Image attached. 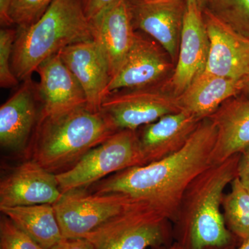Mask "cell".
I'll return each instance as SVG.
<instances>
[{
    "label": "cell",
    "mask_w": 249,
    "mask_h": 249,
    "mask_svg": "<svg viewBox=\"0 0 249 249\" xmlns=\"http://www.w3.org/2000/svg\"><path fill=\"white\" fill-rule=\"evenodd\" d=\"M134 29L158 42L174 65L178 60L187 0H129Z\"/></svg>",
    "instance_id": "30bf717a"
},
{
    "label": "cell",
    "mask_w": 249,
    "mask_h": 249,
    "mask_svg": "<svg viewBox=\"0 0 249 249\" xmlns=\"http://www.w3.org/2000/svg\"><path fill=\"white\" fill-rule=\"evenodd\" d=\"M0 249H44L2 214L0 219Z\"/></svg>",
    "instance_id": "484cf974"
},
{
    "label": "cell",
    "mask_w": 249,
    "mask_h": 249,
    "mask_svg": "<svg viewBox=\"0 0 249 249\" xmlns=\"http://www.w3.org/2000/svg\"><path fill=\"white\" fill-rule=\"evenodd\" d=\"M196 1L197 2L198 5H199L200 9L204 11L209 6L211 0H196Z\"/></svg>",
    "instance_id": "1f68e13d"
},
{
    "label": "cell",
    "mask_w": 249,
    "mask_h": 249,
    "mask_svg": "<svg viewBox=\"0 0 249 249\" xmlns=\"http://www.w3.org/2000/svg\"><path fill=\"white\" fill-rule=\"evenodd\" d=\"M201 121L191 113L181 110L141 127L137 132L147 164L181 150Z\"/></svg>",
    "instance_id": "ac0fdd59"
},
{
    "label": "cell",
    "mask_w": 249,
    "mask_h": 249,
    "mask_svg": "<svg viewBox=\"0 0 249 249\" xmlns=\"http://www.w3.org/2000/svg\"><path fill=\"white\" fill-rule=\"evenodd\" d=\"M210 41L205 71L236 80L249 73V39L223 23L208 10L203 11Z\"/></svg>",
    "instance_id": "9a60e30c"
},
{
    "label": "cell",
    "mask_w": 249,
    "mask_h": 249,
    "mask_svg": "<svg viewBox=\"0 0 249 249\" xmlns=\"http://www.w3.org/2000/svg\"><path fill=\"white\" fill-rule=\"evenodd\" d=\"M162 83L108 93L101 111L118 130H137L162 116L183 110L178 97L165 90Z\"/></svg>",
    "instance_id": "ba28073f"
},
{
    "label": "cell",
    "mask_w": 249,
    "mask_h": 249,
    "mask_svg": "<svg viewBox=\"0 0 249 249\" xmlns=\"http://www.w3.org/2000/svg\"><path fill=\"white\" fill-rule=\"evenodd\" d=\"M216 137L215 125L209 118L205 119L178 152L113 174L89 187V192L128 195L150 205L173 223L187 188L196 177L214 164Z\"/></svg>",
    "instance_id": "6da1fadb"
},
{
    "label": "cell",
    "mask_w": 249,
    "mask_h": 249,
    "mask_svg": "<svg viewBox=\"0 0 249 249\" xmlns=\"http://www.w3.org/2000/svg\"><path fill=\"white\" fill-rule=\"evenodd\" d=\"M41 103L40 116L53 115L87 106L84 91L59 53L49 57L36 70Z\"/></svg>",
    "instance_id": "e0dca14e"
},
{
    "label": "cell",
    "mask_w": 249,
    "mask_h": 249,
    "mask_svg": "<svg viewBox=\"0 0 249 249\" xmlns=\"http://www.w3.org/2000/svg\"><path fill=\"white\" fill-rule=\"evenodd\" d=\"M117 131L102 111H91L87 106L40 116L26 157L58 175L71 169Z\"/></svg>",
    "instance_id": "3957f363"
},
{
    "label": "cell",
    "mask_w": 249,
    "mask_h": 249,
    "mask_svg": "<svg viewBox=\"0 0 249 249\" xmlns=\"http://www.w3.org/2000/svg\"><path fill=\"white\" fill-rule=\"evenodd\" d=\"M62 193L55 174L26 160L1 178L0 208L55 204Z\"/></svg>",
    "instance_id": "4fadbf2b"
},
{
    "label": "cell",
    "mask_w": 249,
    "mask_h": 249,
    "mask_svg": "<svg viewBox=\"0 0 249 249\" xmlns=\"http://www.w3.org/2000/svg\"><path fill=\"white\" fill-rule=\"evenodd\" d=\"M242 80L204 71L178 97L183 110L200 120L208 119L227 101L242 93Z\"/></svg>",
    "instance_id": "ffe728a7"
},
{
    "label": "cell",
    "mask_w": 249,
    "mask_h": 249,
    "mask_svg": "<svg viewBox=\"0 0 249 249\" xmlns=\"http://www.w3.org/2000/svg\"><path fill=\"white\" fill-rule=\"evenodd\" d=\"M231 186L223 197L222 213L226 227L240 245L249 240V191L237 178Z\"/></svg>",
    "instance_id": "7402d4cb"
},
{
    "label": "cell",
    "mask_w": 249,
    "mask_h": 249,
    "mask_svg": "<svg viewBox=\"0 0 249 249\" xmlns=\"http://www.w3.org/2000/svg\"><path fill=\"white\" fill-rule=\"evenodd\" d=\"M146 164L137 130L121 129L91 149L71 169L55 175L63 194L87 189L113 174Z\"/></svg>",
    "instance_id": "8992f818"
},
{
    "label": "cell",
    "mask_w": 249,
    "mask_h": 249,
    "mask_svg": "<svg viewBox=\"0 0 249 249\" xmlns=\"http://www.w3.org/2000/svg\"><path fill=\"white\" fill-rule=\"evenodd\" d=\"M58 53L83 88L87 107L91 111H101L111 76L97 44L93 40L84 41L68 46Z\"/></svg>",
    "instance_id": "2e32d148"
},
{
    "label": "cell",
    "mask_w": 249,
    "mask_h": 249,
    "mask_svg": "<svg viewBox=\"0 0 249 249\" xmlns=\"http://www.w3.org/2000/svg\"><path fill=\"white\" fill-rule=\"evenodd\" d=\"M92 40L81 0H53L40 19L18 28L11 68L18 80L30 78L42 62L73 44Z\"/></svg>",
    "instance_id": "277c9868"
},
{
    "label": "cell",
    "mask_w": 249,
    "mask_h": 249,
    "mask_svg": "<svg viewBox=\"0 0 249 249\" xmlns=\"http://www.w3.org/2000/svg\"><path fill=\"white\" fill-rule=\"evenodd\" d=\"M141 203L124 193L77 189L63 193L53 207L64 238L76 239L83 238L111 218Z\"/></svg>",
    "instance_id": "52a82bcc"
},
{
    "label": "cell",
    "mask_w": 249,
    "mask_h": 249,
    "mask_svg": "<svg viewBox=\"0 0 249 249\" xmlns=\"http://www.w3.org/2000/svg\"><path fill=\"white\" fill-rule=\"evenodd\" d=\"M242 93L244 96L249 99V73L242 80Z\"/></svg>",
    "instance_id": "f546056e"
},
{
    "label": "cell",
    "mask_w": 249,
    "mask_h": 249,
    "mask_svg": "<svg viewBox=\"0 0 249 249\" xmlns=\"http://www.w3.org/2000/svg\"><path fill=\"white\" fill-rule=\"evenodd\" d=\"M206 249H249V240L243 242V243L241 244L240 245L237 246V247H231V248H209Z\"/></svg>",
    "instance_id": "4dcf8cb0"
},
{
    "label": "cell",
    "mask_w": 249,
    "mask_h": 249,
    "mask_svg": "<svg viewBox=\"0 0 249 249\" xmlns=\"http://www.w3.org/2000/svg\"><path fill=\"white\" fill-rule=\"evenodd\" d=\"M53 0H12L9 15L14 24L26 28L45 14Z\"/></svg>",
    "instance_id": "cb8c5ba5"
},
{
    "label": "cell",
    "mask_w": 249,
    "mask_h": 249,
    "mask_svg": "<svg viewBox=\"0 0 249 249\" xmlns=\"http://www.w3.org/2000/svg\"><path fill=\"white\" fill-rule=\"evenodd\" d=\"M205 10L249 39V0H211Z\"/></svg>",
    "instance_id": "603a6c76"
},
{
    "label": "cell",
    "mask_w": 249,
    "mask_h": 249,
    "mask_svg": "<svg viewBox=\"0 0 249 249\" xmlns=\"http://www.w3.org/2000/svg\"><path fill=\"white\" fill-rule=\"evenodd\" d=\"M162 249H183L182 247H181L178 243L177 242H174L171 245L168 246V247H165V248H163Z\"/></svg>",
    "instance_id": "d6a6232c"
},
{
    "label": "cell",
    "mask_w": 249,
    "mask_h": 249,
    "mask_svg": "<svg viewBox=\"0 0 249 249\" xmlns=\"http://www.w3.org/2000/svg\"><path fill=\"white\" fill-rule=\"evenodd\" d=\"M237 178L249 191V145L240 153L237 167Z\"/></svg>",
    "instance_id": "4316f807"
},
{
    "label": "cell",
    "mask_w": 249,
    "mask_h": 249,
    "mask_svg": "<svg viewBox=\"0 0 249 249\" xmlns=\"http://www.w3.org/2000/svg\"><path fill=\"white\" fill-rule=\"evenodd\" d=\"M50 249H95L89 240L85 238L64 239Z\"/></svg>",
    "instance_id": "f1b7e54d"
},
{
    "label": "cell",
    "mask_w": 249,
    "mask_h": 249,
    "mask_svg": "<svg viewBox=\"0 0 249 249\" xmlns=\"http://www.w3.org/2000/svg\"><path fill=\"white\" fill-rule=\"evenodd\" d=\"M169 59L168 54L158 42L149 36L137 33L124 63L109 82L106 95L116 90L163 83L173 65Z\"/></svg>",
    "instance_id": "8fae6325"
},
{
    "label": "cell",
    "mask_w": 249,
    "mask_h": 249,
    "mask_svg": "<svg viewBox=\"0 0 249 249\" xmlns=\"http://www.w3.org/2000/svg\"><path fill=\"white\" fill-rule=\"evenodd\" d=\"M217 129L214 163L240 154L249 145V99L237 96L227 100L209 116Z\"/></svg>",
    "instance_id": "d6986e66"
},
{
    "label": "cell",
    "mask_w": 249,
    "mask_h": 249,
    "mask_svg": "<svg viewBox=\"0 0 249 249\" xmlns=\"http://www.w3.org/2000/svg\"><path fill=\"white\" fill-rule=\"evenodd\" d=\"M81 1L85 14L88 19H90L100 11L118 0H81Z\"/></svg>",
    "instance_id": "83f0119b"
},
{
    "label": "cell",
    "mask_w": 249,
    "mask_h": 249,
    "mask_svg": "<svg viewBox=\"0 0 249 249\" xmlns=\"http://www.w3.org/2000/svg\"><path fill=\"white\" fill-rule=\"evenodd\" d=\"M209 50L203 11L196 0H187L178 60L173 74L162 83L163 88L174 96L181 95L206 70Z\"/></svg>",
    "instance_id": "9c48e42d"
},
{
    "label": "cell",
    "mask_w": 249,
    "mask_h": 249,
    "mask_svg": "<svg viewBox=\"0 0 249 249\" xmlns=\"http://www.w3.org/2000/svg\"><path fill=\"white\" fill-rule=\"evenodd\" d=\"M0 107V144L7 150L25 154L40 115L37 85L31 78Z\"/></svg>",
    "instance_id": "5bb4252c"
},
{
    "label": "cell",
    "mask_w": 249,
    "mask_h": 249,
    "mask_svg": "<svg viewBox=\"0 0 249 249\" xmlns=\"http://www.w3.org/2000/svg\"><path fill=\"white\" fill-rule=\"evenodd\" d=\"M0 211L44 249H50L65 239L53 205L3 207Z\"/></svg>",
    "instance_id": "44dd1931"
},
{
    "label": "cell",
    "mask_w": 249,
    "mask_h": 249,
    "mask_svg": "<svg viewBox=\"0 0 249 249\" xmlns=\"http://www.w3.org/2000/svg\"><path fill=\"white\" fill-rule=\"evenodd\" d=\"M83 238L95 249H162L174 242L173 223L142 202L111 218Z\"/></svg>",
    "instance_id": "5b68a950"
},
{
    "label": "cell",
    "mask_w": 249,
    "mask_h": 249,
    "mask_svg": "<svg viewBox=\"0 0 249 249\" xmlns=\"http://www.w3.org/2000/svg\"><path fill=\"white\" fill-rule=\"evenodd\" d=\"M89 22L92 40L107 61L111 79L124 63L137 34L129 0H118L93 16Z\"/></svg>",
    "instance_id": "7c38bea8"
},
{
    "label": "cell",
    "mask_w": 249,
    "mask_h": 249,
    "mask_svg": "<svg viewBox=\"0 0 249 249\" xmlns=\"http://www.w3.org/2000/svg\"><path fill=\"white\" fill-rule=\"evenodd\" d=\"M240 157L237 154L211 165L187 188L173 222L174 240L183 249L240 245L226 227L222 213L224 191L237 178Z\"/></svg>",
    "instance_id": "7a4b0ae2"
},
{
    "label": "cell",
    "mask_w": 249,
    "mask_h": 249,
    "mask_svg": "<svg viewBox=\"0 0 249 249\" xmlns=\"http://www.w3.org/2000/svg\"><path fill=\"white\" fill-rule=\"evenodd\" d=\"M17 30L3 27L0 30V86L11 88L16 86L19 80L11 68V58Z\"/></svg>",
    "instance_id": "d4e9b609"
}]
</instances>
